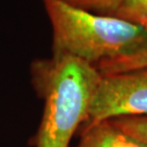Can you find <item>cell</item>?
<instances>
[{
  "label": "cell",
  "instance_id": "1",
  "mask_svg": "<svg viewBox=\"0 0 147 147\" xmlns=\"http://www.w3.org/2000/svg\"><path fill=\"white\" fill-rule=\"evenodd\" d=\"M101 74L96 67L71 56H53L32 64V80L44 99L36 147H69L89 106Z\"/></svg>",
  "mask_w": 147,
  "mask_h": 147
},
{
  "label": "cell",
  "instance_id": "2",
  "mask_svg": "<svg viewBox=\"0 0 147 147\" xmlns=\"http://www.w3.org/2000/svg\"><path fill=\"white\" fill-rule=\"evenodd\" d=\"M53 27L55 57L71 56L96 67L147 49V31L111 16H99L63 0H42Z\"/></svg>",
  "mask_w": 147,
  "mask_h": 147
},
{
  "label": "cell",
  "instance_id": "3",
  "mask_svg": "<svg viewBox=\"0 0 147 147\" xmlns=\"http://www.w3.org/2000/svg\"><path fill=\"white\" fill-rule=\"evenodd\" d=\"M124 117H147V68L101 75L84 126Z\"/></svg>",
  "mask_w": 147,
  "mask_h": 147
},
{
  "label": "cell",
  "instance_id": "4",
  "mask_svg": "<svg viewBox=\"0 0 147 147\" xmlns=\"http://www.w3.org/2000/svg\"><path fill=\"white\" fill-rule=\"evenodd\" d=\"M75 147H147V143L122 131L111 120L84 126Z\"/></svg>",
  "mask_w": 147,
  "mask_h": 147
},
{
  "label": "cell",
  "instance_id": "5",
  "mask_svg": "<svg viewBox=\"0 0 147 147\" xmlns=\"http://www.w3.org/2000/svg\"><path fill=\"white\" fill-rule=\"evenodd\" d=\"M141 68H147V49L133 56L105 61L96 65V69L101 75L120 73Z\"/></svg>",
  "mask_w": 147,
  "mask_h": 147
},
{
  "label": "cell",
  "instance_id": "6",
  "mask_svg": "<svg viewBox=\"0 0 147 147\" xmlns=\"http://www.w3.org/2000/svg\"><path fill=\"white\" fill-rule=\"evenodd\" d=\"M111 16L126 20L147 31V0H126Z\"/></svg>",
  "mask_w": 147,
  "mask_h": 147
},
{
  "label": "cell",
  "instance_id": "7",
  "mask_svg": "<svg viewBox=\"0 0 147 147\" xmlns=\"http://www.w3.org/2000/svg\"><path fill=\"white\" fill-rule=\"evenodd\" d=\"M69 5L99 16H112L126 0H63Z\"/></svg>",
  "mask_w": 147,
  "mask_h": 147
},
{
  "label": "cell",
  "instance_id": "8",
  "mask_svg": "<svg viewBox=\"0 0 147 147\" xmlns=\"http://www.w3.org/2000/svg\"><path fill=\"white\" fill-rule=\"evenodd\" d=\"M111 121L122 131L147 143V117H124Z\"/></svg>",
  "mask_w": 147,
  "mask_h": 147
}]
</instances>
